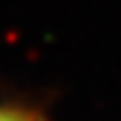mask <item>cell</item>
<instances>
[{
	"mask_svg": "<svg viewBox=\"0 0 121 121\" xmlns=\"http://www.w3.org/2000/svg\"><path fill=\"white\" fill-rule=\"evenodd\" d=\"M0 121H35V116H30L22 109H13V106H0Z\"/></svg>",
	"mask_w": 121,
	"mask_h": 121,
	"instance_id": "obj_1",
	"label": "cell"
}]
</instances>
